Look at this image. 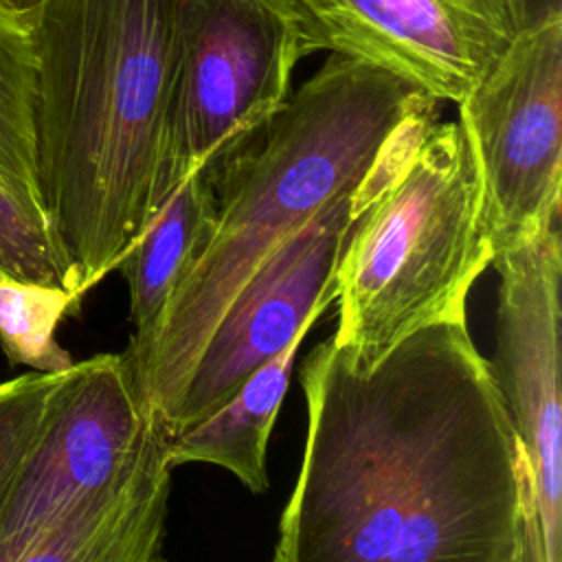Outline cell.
Instances as JSON below:
<instances>
[{
	"label": "cell",
	"mask_w": 562,
	"mask_h": 562,
	"mask_svg": "<svg viewBox=\"0 0 562 562\" xmlns=\"http://www.w3.org/2000/svg\"><path fill=\"white\" fill-rule=\"evenodd\" d=\"M301 386L305 448L272 562H514L527 463L465 318L369 371L329 336Z\"/></svg>",
	"instance_id": "cell-1"
},
{
	"label": "cell",
	"mask_w": 562,
	"mask_h": 562,
	"mask_svg": "<svg viewBox=\"0 0 562 562\" xmlns=\"http://www.w3.org/2000/svg\"><path fill=\"white\" fill-rule=\"evenodd\" d=\"M437 99L351 55L329 53L281 108L209 165L215 224L149 340L127 356L160 422L213 327L261 261L336 198L356 191Z\"/></svg>",
	"instance_id": "cell-2"
},
{
	"label": "cell",
	"mask_w": 562,
	"mask_h": 562,
	"mask_svg": "<svg viewBox=\"0 0 562 562\" xmlns=\"http://www.w3.org/2000/svg\"><path fill=\"white\" fill-rule=\"evenodd\" d=\"M182 0L29 13L35 193L86 296L165 204L160 138Z\"/></svg>",
	"instance_id": "cell-3"
},
{
	"label": "cell",
	"mask_w": 562,
	"mask_h": 562,
	"mask_svg": "<svg viewBox=\"0 0 562 562\" xmlns=\"http://www.w3.org/2000/svg\"><path fill=\"white\" fill-rule=\"evenodd\" d=\"M353 213L331 338L369 371L417 329L465 318L468 294L494 259L483 180L459 119L402 136L358 187Z\"/></svg>",
	"instance_id": "cell-4"
},
{
	"label": "cell",
	"mask_w": 562,
	"mask_h": 562,
	"mask_svg": "<svg viewBox=\"0 0 562 562\" xmlns=\"http://www.w3.org/2000/svg\"><path fill=\"white\" fill-rule=\"evenodd\" d=\"M318 48L296 0H182L160 138L165 200L270 119Z\"/></svg>",
	"instance_id": "cell-5"
},
{
	"label": "cell",
	"mask_w": 562,
	"mask_h": 562,
	"mask_svg": "<svg viewBox=\"0 0 562 562\" xmlns=\"http://www.w3.org/2000/svg\"><path fill=\"white\" fill-rule=\"evenodd\" d=\"M167 439L127 356L97 353L61 371L42 426L0 509V547L114 501Z\"/></svg>",
	"instance_id": "cell-6"
},
{
	"label": "cell",
	"mask_w": 562,
	"mask_h": 562,
	"mask_svg": "<svg viewBox=\"0 0 562 562\" xmlns=\"http://www.w3.org/2000/svg\"><path fill=\"white\" fill-rule=\"evenodd\" d=\"M457 108L494 255L560 222L562 18L518 31Z\"/></svg>",
	"instance_id": "cell-7"
},
{
	"label": "cell",
	"mask_w": 562,
	"mask_h": 562,
	"mask_svg": "<svg viewBox=\"0 0 562 562\" xmlns=\"http://www.w3.org/2000/svg\"><path fill=\"white\" fill-rule=\"evenodd\" d=\"M496 349L487 360L525 454L544 560L560 562V222L494 255Z\"/></svg>",
	"instance_id": "cell-8"
},
{
	"label": "cell",
	"mask_w": 562,
	"mask_h": 562,
	"mask_svg": "<svg viewBox=\"0 0 562 562\" xmlns=\"http://www.w3.org/2000/svg\"><path fill=\"white\" fill-rule=\"evenodd\" d=\"M358 191V189H356ZM349 191L288 235L235 294L162 419L167 435L215 413L336 301V268L356 220Z\"/></svg>",
	"instance_id": "cell-9"
},
{
	"label": "cell",
	"mask_w": 562,
	"mask_h": 562,
	"mask_svg": "<svg viewBox=\"0 0 562 562\" xmlns=\"http://www.w3.org/2000/svg\"><path fill=\"white\" fill-rule=\"evenodd\" d=\"M321 48L459 103L516 37L507 0H296Z\"/></svg>",
	"instance_id": "cell-10"
},
{
	"label": "cell",
	"mask_w": 562,
	"mask_h": 562,
	"mask_svg": "<svg viewBox=\"0 0 562 562\" xmlns=\"http://www.w3.org/2000/svg\"><path fill=\"white\" fill-rule=\"evenodd\" d=\"M173 470L165 439L114 501L24 542L0 547V562H167Z\"/></svg>",
	"instance_id": "cell-11"
},
{
	"label": "cell",
	"mask_w": 562,
	"mask_h": 562,
	"mask_svg": "<svg viewBox=\"0 0 562 562\" xmlns=\"http://www.w3.org/2000/svg\"><path fill=\"white\" fill-rule=\"evenodd\" d=\"M305 334L292 338L285 349L252 371L215 413L167 435L169 463L173 468L184 463L217 465L250 492H266L268 439Z\"/></svg>",
	"instance_id": "cell-12"
},
{
	"label": "cell",
	"mask_w": 562,
	"mask_h": 562,
	"mask_svg": "<svg viewBox=\"0 0 562 562\" xmlns=\"http://www.w3.org/2000/svg\"><path fill=\"white\" fill-rule=\"evenodd\" d=\"M215 224L209 165L191 171L165 200L116 270L130 290L134 334L125 349L143 347L156 329L176 285L200 255Z\"/></svg>",
	"instance_id": "cell-13"
},
{
	"label": "cell",
	"mask_w": 562,
	"mask_h": 562,
	"mask_svg": "<svg viewBox=\"0 0 562 562\" xmlns=\"http://www.w3.org/2000/svg\"><path fill=\"white\" fill-rule=\"evenodd\" d=\"M81 299L59 285L0 279V347L11 364L59 373L75 364L57 342V327L79 312Z\"/></svg>",
	"instance_id": "cell-14"
},
{
	"label": "cell",
	"mask_w": 562,
	"mask_h": 562,
	"mask_svg": "<svg viewBox=\"0 0 562 562\" xmlns=\"http://www.w3.org/2000/svg\"><path fill=\"white\" fill-rule=\"evenodd\" d=\"M2 277L59 285L83 299L35 191L0 169V279Z\"/></svg>",
	"instance_id": "cell-15"
},
{
	"label": "cell",
	"mask_w": 562,
	"mask_h": 562,
	"mask_svg": "<svg viewBox=\"0 0 562 562\" xmlns=\"http://www.w3.org/2000/svg\"><path fill=\"white\" fill-rule=\"evenodd\" d=\"M0 169L35 191L29 15L0 7ZM37 195V193H35Z\"/></svg>",
	"instance_id": "cell-16"
},
{
	"label": "cell",
	"mask_w": 562,
	"mask_h": 562,
	"mask_svg": "<svg viewBox=\"0 0 562 562\" xmlns=\"http://www.w3.org/2000/svg\"><path fill=\"white\" fill-rule=\"evenodd\" d=\"M59 373L31 371L0 384V509L46 415Z\"/></svg>",
	"instance_id": "cell-17"
},
{
	"label": "cell",
	"mask_w": 562,
	"mask_h": 562,
	"mask_svg": "<svg viewBox=\"0 0 562 562\" xmlns=\"http://www.w3.org/2000/svg\"><path fill=\"white\" fill-rule=\"evenodd\" d=\"M516 31H527L562 18V0H507Z\"/></svg>",
	"instance_id": "cell-18"
},
{
	"label": "cell",
	"mask_w": 562,
	"mask_h": 562,
	"mask_svg": "<svg viewBox=\"0 0 562 562\" xmlns=\"http://www.w3.org/2000/svg\"><path fill=\"white\" fill-rule=\"evenodd\" d=\"M40 4H42V0H0L2 9L11 11V13H20V15H29Z\"/></svg>",
	"instance_id": "cell-19"
}]
</instances>
